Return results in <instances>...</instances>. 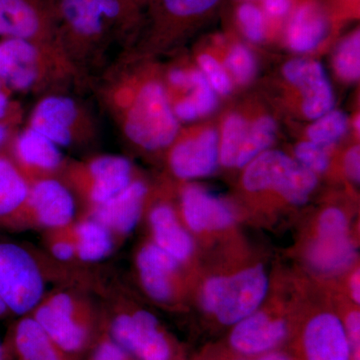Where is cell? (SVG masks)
<instances>
[{"label":"cell","mask_w":360,"mask_h":360,"mask_svg":"<svg viewBox=\"0 0 360 360\" xmlns=\"http://www.w3.org/2000/svg\"><path fill=\"white\" fill-rule=\"evenodd\" d=\"M122 54L89 80V89L125 141L146 151L170 146L179 131L167 90L155 75Z\"/></svg>","instance_id":"cell-1"},{"label":"cell","mask_w":360,"mask_h":360,"mask_svg":"<svg viewBox=\"0 0 360 360\" xmlns=\"http://www.w3.org/2000/svg\"><path fill=\"white\" fill-rule=\"evenodd\" d=\"M51 4L61 49L89 82L122 56L141 18L131 0H51Z\"/></svg>","instance_id":"cell-2"},{"label":"cell","mask_w":360,"mask_h":360,"mask_svg":"<svg viewBox=\"0 0 360 360\" xmlns=\"http://www.w3.org/2000/svg\"><path fill=\"white\" fill-rule=\"evenodd\" d=\"M0 80L13 92L39 97L89 87L61 49L18 39L0 41Z\"/></svg>","instance_id":"cell-3"},{"label":"cell","mask_w":360,"mask_h":360,"mask_svg":"<svg viewBox=\"0 0 360 360\" xmlns=\"http://www.w3.org/2000/svg\"><path fill=\"white\" fill-rule=\"evenodd\" d=\"M27 127L63 148L91 146L101 136L98 122L89 106L71 91L39 97Z\"/></svg>","instance_id":"cell-4"},{"label":"cell","mask_w":360,"mask_h":360,"mask_svg":"<svg viewBox=\"0 0 360 360\" xmlns=\"http://www.w3.org/2000/svg\"><path fill=\"white\" fill-rule=\"evenodd\" d=\"M269 290L264 267H250L229 276H214L205 283L201 303L224 324H234L257 311Z\"/></svg>","instance_id":"cell-5"},{"label":"cell","mask_w":360,"mask_h":360,"mask_svg":"<svg viewBox=\"0 0 360 360\" xmlns=\"http://www.w3.org/2000/svg\"><path fill=\"white\" fill-rule=\"evenodd\" d=\"M314 172L281 151H266L248 163L243 186L250 191L272 189L293 205L309 200L316 186Z\"/></svg>","instance_id":"cell-6"},{"label":"cell","mask_w":360,"mask_h":360,"mask_svg":"<svg viewBox=\"0 0 360 360\" xmlns=\"http://www.w3.org/2000/svg\"><path fill=\"white\" fill-rule=\"evenodd\" d=\"M65 184L89 203L101 205L134 181V167L124 156L96 155L63 168Z\"/></svg>","instance_id":"cell-7"},{"label":"cell","mask_w":360,"mask_h":360,"mask_svg":"<svg viewBox=\"0 0 360 360\" xmlns=\"http://www.w3.org/2000/svg\"><path fill=\"white\" fill-rule=\"evenodd\" d=\"M44 278L32 255L20 245L0 243V297L14 314H25L39 304Z\"/></svg>","instance_id":"cell-8"},{"label":"cell","mask_w":360,"mask_h":360,"mask_svg":"<svg viewBox=\"0 0 360 360\" xmlns=\"http://www.w3.org/2000/svg\"><path fill=\"white\" fill-rule=\"evenodd\" d=\"M0 37L61 49L51 0H0Z\"/></svg>","instance_id":"cell-9"},{"label":"cell","mask_w":360,"mask_h":360,"mask_svg":"<svg viewBox=\"0 0 360 360\" xmlns=\"http://www.w3.org/2000/svg\"><path fill=\"white\" fill-rule=\"evenodd\" d=\"M6 149L28 184L54 177L66 165L61 148L27 125L16 132Z\"/></svg>","instance_id":"cell-10"},{"label":"cell","mask_w":360,"mask_h":360,"mask_svg":"<svg viewBox=\"0 0 360 360\" xmlns=\"http://www.w3.org/2000/svg\"><path fill=\"white\" fill-rule=\"evenodd\" d=\"M75 213L73 193L56 177H44L30 182L27 200L20 215L28 214L37 224L49 229H65Z\"/></svg>","instance_id":"cell-11"},{"label":"cell","mask_w":360,"mask_h":360,"mask_svg":"<svg viewBox=\"0 0 360 360\" xmlns=\"http://www.w3.org/2000/svg\"><path fill=\"white\" fill-rule=\"evenodd\" d=\"M113 338L125 352L141 360H168L170 348L150 312H135L116 317L112 323Z\"/></svg>","instance_id":"cell-12"},{"label":"cell","mask_w":360,"mask_h":360,"mask_svg":"<svg viewBox=\"0 0 360 360\" xmlns=\"http://www.w3.org/2000/svg\"><path fill=\"white\" fill-rule=\"evenodd\" d=\"M77 307L70 295L58 293L35 310V321L63 352H77L86 340V328L78 321Z\"/></svg>","instance_id":"cell-13"},{"label":"cell","mask_w":360,"mask_h":360,"mask_svg":"<svg viewBox=\"0 0 360 360\" xmlns=\"http://www.w3.org/2000/svg\"><path fill=\"white\" fill-rule=\"evenodd\" d=\"M283 75L302 92V110L307 117L321 118L333 108V89L321 63L293 59L284 65Z\"/></svg>","instance_id":"cell-14"},{"label":"cell","mask_w":360,"mask_h":360,"mask_svg":"<svg viewBox=\"0 0 360 360\" xmlns=\"http://www.w3.org/2000/svg\"><path fill=\"white\" fill-rule=\"evenodd\" d=\"M219 155L217 131L207 129L198 136L184 139L175 143L169 153V165L179 179H198L214 172Z\"/></svg>","instance_id":"cell-15"},{"label":"cell","mask_w":360,"mask_h":360,"mask_svg":"<svg viewBox=\"0 0 360 360\" xmlns=\"http://www.w3.org/2000/svg\"><path fill=\"white\" fill-rule=\"evenodd\" d=\"M148 188L141 180L134 179L129 186L101 205L92 206L90 217L108 227L112 233L127 234L141 219Z\"/></svg>","instance_id":"cell-16"},{"label":"cell","mask_w":360,"mask_h":360,"mask_svg":"<svg viewBox=\"0 0 360 360\" xmlns=\"http://www.w3.org/2000/svg\"><path fill=\"white\" fill-rule=\"evenodd\" d=\"M182 212L194 232L222 231L234 224V213L225 201L200 186H187L182 191Z\"/></svg>","instance_id":"cell-17"},{"label":"cell","mask_w":360,"mask_h":360,"mask_svg":"<svg viewBox=\"0 0 360 360\" xmlns=\"http://www.w3.org/2000/svg\"><path fill=\"white\" fill-rule=\"evenodd\" d=\"M219 0H153L151 39L156 42L172 39L191 21L212 11Z\"/></svg>","instance_id":"cell-18"},{"label":"cell","mask_w":360,"mask_h":360,"mask_svg":"<svg viewBox=\"0 0 360 360\" xmlns=\"http://www.w3.org/2000/svg\"><path fill=\"white\" fill-rule=\"evenodd\" d=\"M307 360H349L350 349L342 322L331 314H321L307 324L304 333Z\"/></svg>","instance_id":"cell-19"},{"label":"cell","mask_w":360,"mask_h":360,"mask_svg":"<svg viewBox=\"0 0 360 360\" xmlns=\"http://www.w3.org/2000/svg\"><path fill=\"white\" fill-rule=\"evenodd\" d=\"M286 333L285 322L281 319H272L264 312H253L236 323L231 343L241 354H262L279 345Z\"/></svg>","instance_id":"cell-20"},{"label":"cell","mask_w":360,"mask_h":360,"mask_svg":"<svg viewBox=\"0 0 360 360\" xmlns=\"http://www.w3.org/2000/svg\"><path fill=\"white\" fill-rule=\"evenodd\" d=\"M179 262L155 243H148L137 255V267L144 290L158 302H168L174 295L172 276Z\"/></svg>","instance_id":"cell-21"},{"label":"cell","mask_w":360,"mask_h":360,"mask_svg":"<svg viewBox=\"0 0 360 360\" xmlns=\"http://www.w3.org/2000/svg\"><path fill=\"white\" fill-rule=\"evenodd\" d=\"M329 20L323 7L305 2L298 7L288 28V42L292 51L307 52L316 49L329 32Z\"/></svg>","instance_id":"cell-22"},{"label":"cell","mask_w":360,"mask_h":360,"mask_svg":"<svg viewBox=\"0 0 360 360\" xmlns=\"http://www.w3.org/2000/svg\"><path fill=\"white\" fill-rule=\"evenodd\" d=\"M155 245L169 253L179 262L193 255V241L180 225L172 206L156 205L149 215Z\"/></svg>","instance_id":"cell-23"},{"label":"cell","mask_w":360,"mask_h":360,"mask_svg":"<svg viewBox=\"0 0 360 360\" xmlns=\"http://www.w3.org/2000/svg\"><path fill=\"white\" fill-rule=\"evenodd\" d=\"M354 257V246L348 233H317L307 252L309 264L326 274H335L347 269Z\"/></svg>","instance_id":"cell-24"},{"label":"cell","mask_w":360,"mask_h":360,"mask_svg":"<svg viewBox=\"0 0 360 360\" xmlns=\"http://www.w3.org/2000/svg\"><path fill=\"white\" fill-rule=\"evenodd\" d=\"M30 184L7 153L0 151V219L18 217L27 200Z\"/></svg>","instance_id":"cell-25"},{"label":"cell","mask_w":360,"mask_h":360,"mask_svg":"<svg viewBox=\"0 0 360 360\" xmlns=\"http://www.w3.org/2000/svg\"><path fill=\"white\" fill-rule=\"evenodd\" d=\"M112 234L108 227L91 217L78 222L71 236L77 257L85 262L103 259L113 250Z\"/></svg>","instance_id":"cell-26"},{"label":"cell","mask_w":360,"mask_h":360,"mask_svg":"<svg viewBox=\"0 0 360 360\" xmlns=\"http://www.w3.org/2000/svg\"><path fill=\"white\" fill-rule=\"evenodd\" d=\"M14 342L21 360H61L59 348L34 319L18 324Z\"/></svg>","instance_id":"cell-27"},{"label":"cell","mask_w":360,"mask_h":360,"mask_svg":"<svg viewBox=\"0 0 360 360\" xmlns=\"http://www.w3.org/2000/svg\"><path fill=\"white\" fill-rule=\"evenodd\" d=\"M276 123L269 116L258 118L248 124L236 167H243L255 160L276 139Z\"/></svg>","instance_id":"cell-28"},{"label":"cell","mask_w":360,"mask_h":360,"mask_svg":"<svg viewBox=\"0 0 360 360\" xmlns=\"http://www.w3.org/2000/svg\"><path fill=\"white\" fill-rule=\"evenodd\" d=\"M248 127L245 118L238 115L229 116L225 120L219 153L220 161L224 167H236L238 165Z\"/></svg>","instance_id":"cell-29"},{"label":"cell","mask_w":360,"mask_h":360,"mask_svg":"<svg viewBox=\"0 0 360 360\" xmlns=\"http://www.w3.org/2000/svg\"><path fill=\"white\" fill-rule=\"evenodd\" d=\"M336 72L342 79L354 82L360 75V34L356 30L341 42L335 58Z\"/></svg>","instance_id":"cell-30"},{"label":"cell","mask_w":360,"mask_h":360,"mask_svg":"<svg viewBox=\"0 0 360 360\" xmlns=\"http://www.w3.org/2000/svg\"><path fill=\"white\" fill-rule=\"evenodd\" d=\"M347 129V117L341 111H331L321 116L309 127L307 134L310 141L321 146H328L345 134Z\"/></svg>","instance_id":"cell-31"},{"label":"cell","mask_w":360,"mask_h":360,"mask_svg":"<svg viewBox=\"0 0 360 360\" xmlns=\"http://www.w3.org/2000/svg\"><path fill=\"white\" fill-rule=\"evenodd\" d=\"M229 70L240 84H246L255 77L257 63L248 47L236 45L229 52L226 60Z\"/></svg>","instance_id":"cell-32"},{"label":"cell","mask_w":360,"mask_h":360,"mask_svg":"<svg viewBox=\"0 0 360 360\" xmlns=\"http://www.w3.org/2000/svg\"><path fill=\"white\" fill-rule=\"evenodd\" d=\"M239 25L251 41L259 42L265 37V20L262 11L255 4H243L238 11Z\"/></svg>","instance_id":"cell-33"},{"label":"cell","mask_w":360,"mask_h":360,"mask_svg":"<svg viewBox=\"0 0 360 360\" xmlns=\"http://www.w3.org/2000/svg\"><path fill=\"white\" fill-rule=\"evenodd\" d=\"M193 94L191 96L198 108V115H205L214 110L217 101L212 85L200 70L191 71Z\"/></svg>","instance_id":"cell-34"},{"label":"cell","mask_w":360,"mask_h":360,"mask_svg":"<svg viewBox=\"0 0 360 360\" xmlns=\"http://www.w3.org/2000/svg\"><path fill=\"white\" fill-rule=\"evenodd\" d=\"M295 155L300 165L311 172H322L328 168L329 158L324 146L314 142H302L295 148Z\"/></svg>","instance_id":"cell-35"},{"label":"cell","mask_w":360,"mask_h":360,"mask_svg":"<svg viewBox=\"0 0 360 360\" xmlns=\"http://www.w3.org/2000/svg\"><path fill=\"white\" fill-rule=\"evenodd\" d=\"M198 61L206 79L213 89L224 96L229 94L231 91V82L224 68L208 54L201 56Z\"/></svg>","instance_id":"cell-36"},{"label":"cell","mask_w":360,"mask_h":360,"mask_svg":"<svg viewBox=\"0 0 360 360\" xmlns=\"http://www.w3.org/2000/svg\"><path fill=\"white\" fill-rule=\"evenodd\" d=\"M317 233H348V222L345 213L335 207L324 210L317 224Z\"/></svg>","instance_id":"cell-37"},{"label":"cell","mask_w":360,"mask_h":360,"mask_svg":"<svg viewBox=\"0 0 360 360\" xmlns=\"http://www.w3.org/2000/svg\"><path fill=\"white\" fill-rule=\"evenodd\" d=\"M345 329L352 360H359L360 314L359 311H352L347 315Z\"/></svg>","instance_id":"cell-38"},{"label":"cell","mask_w":360,"mask_h":360,"mask_svg":"<svg viewBox=\"0 0 360 360\" xmlns=\"http://www.w3.org/2000/svg\"><path fill=\"white\" fill-rule=\"evenodd\" d=\"M11 94L13 91L0 80V122L8 120L20 122V110L11 101Z\"/></svg>","instance_id":"cell-39"},{"label":"cell","mask_w":360,"mask_h":360,"mask_svg":"<svg viewBox=\"0 0 360 360\" xmlns=\"http://www.w3.org/2000/svg\"><path fill=\"white\" fill-rule=\"evenodd\" d=\"M92 360H127V352L112 341H104L94 352Z\"/></svg>","instance_id":"cell-40"},{"label":"cell","mask_w":360,"mask_h":360,"mask_svg":"<svg viewBox=\"0 0 360 360\" xmlns=\"http://www.w3.org/2000/svg\"><path fill=\"white\" fill-rule=\"evenodd\" d=\"M172 108L177 120L191 122V120H195L198 116H200L198 108H196L195 103H194L191 97L179 99L176 101V103L172 105Z\"/></svg>","instance_id":"cell-41"},{"label":"cell","mask_w":360,"mask_h":360,"mask_svg":"<svg viewBox=\"0 0 360 360\" xmlns=\"http://www.w3.org/2000/svg\"><path fill=\"white\" fill-rule=\"evenodd\" d=\"M51 252L58 259L66 262L77 255L75 243L72 238H58L54 241L51 245Z\"/></svg>","instance_id":"cell-42"},{"label":"cell","mask_w":360,"mask_h":360,"mask_svg":"<svg viewBox=\"0 0 360 360\" xmlns=\"http://www.w3.org/2000/svg\"><path fill=\"white\" fill-rule=\"evenodd\" d=\"M345 168L347 176L355 182L360 179V151L359 146H354L347 151L345 158Z\"/></svg>","instance_id":"cell-43"},{"label":"cell","mask_w":360,"mask_h":360,"mask_svg":"<svg viewBox=\"0 0 360 360\" xmlns=\"http://www.w3.org/2000/svg\"><path fill=\"white\" fill-rule=\"evenodd\" d=\"M168 82L175 89H193L191 72L180 68H174L168 72Z\"/></svg>","instance_id":"cell-44"},{"label":"cell","mask_w":360,"mask_h":360,"mask_svg":"<svg viewBox=\"0 0 360 360\" xmlns=\"http://www.w3.org/2000/svg\"><path fill=\"white\" fill-rule=\"evenodd\" d=\"M292 0H264V9L271 18H283L290 13Z\"/></svg>","instance_id":"cell-45"},{"label":"cell","mask_w":360,"mask_h":360,"mask_svg":"<svg viewBox=\"0 0 360 360\" xmlns=\"http://www.w3.org/2000/svg\"><path fill=\"white\" fill-rule=\"evenodd\" d=\"M18 122L20 120H13L0 122V151L6 149L13 141L14 135L18 132L16 127H18Z\"/></svg>","instance_id":"cell-46"},{"label":"cell","mask_w":360,"mask_h":360,"mask_svg":"<svg viewBox=\"0 0 360 360\" xmlns=\"http://www.w3.org/2000/svg\"><path fill=\"white\" fill-rule=\"evenodd\" d=\"M359 269L355 270L354 274H352L350 278V291H352V298L354 302L359 304L360 302V278H359Z\"/></svg>","instance_id":"cell-47"},{"label":"cell","mask_w":360,"mask_h":360,"mask_svg":"<svg viewBox=\"0 0 360 360\" xmlns=\"http://www.w3.org/2000/svg\"><path fill=\"white\" fill-rule=\"evenodd\" d=\"M252 360H290V359L283 354H269Z\"/></svg>","instance_id":"cell-48"},{"label":"cell","mask_w":360,"mask_h":360,"mask_svg":"<svg viewBox=\"0 0 360 360\" xmlns=\"http://www.w3.org/2000/svg\"><path fill=\"white\" fill-rule=\"evenodd\" d=\"M7 309L6 303H4V300H1V297H0V316L1 315L6 314L7 312Z\"/></svg>","instance_id":"cell-49"},{"label":"cell","mask_w":360,"mask_h":360,"mask_svg":"<svg viewBox=\"0 0 360 360\" xmlns=\"http://www.w3.org/2000/svg\"><path fill=\"white\" fill-rule=\"evenodd\" d=\"M134 4H136L137 6L141 7L142 4H150L153 0H131Z\"/></svg>","instance_id":"cell-50"},{"label":"cell","mask_w":360,"mask_h":360,"mask_svg":"<svg viewBox=\"0 0 360 360\" xmlns=\"http://www.w3.org/2000/svg\"><path fill=\"white\" fill-rule=\"evenodd\" d=\"M4 347H2L1 342H0V360H4Z\"/></svg>","instance_id":"cell-51"},{"label":"cell","mask_w":360,"mask_h":360,"mask_svg":"<svg viewBox=\"0 0 360 360\" xmlns=\"http://www.w3.org/2000/svg\"><path fill=\"white\" fill-rule=\"evenodd\" d=\"M355 127H356L357 129H359V118L357 117L356 120H355Z\"/></svg>","instance_id":"cell-52"}]
</instances>
